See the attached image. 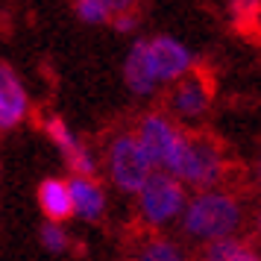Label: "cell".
<instances>
[{
    "instance_id": "obj_1",
    "label": "cell",
    "mask_w": 261,
    "mask_h": 261,
    "mask_svg": "<svg viewBox=\"0 0 261 261\" xmlns=\"http://www.w3.org/2000/svg\"><path fill=\"white\" fill-rule=\"evenodd\" d=\"M241 223V205L229 194L205 191L185 205L182 212V232L194 241H214L235 232Z\"/></svg>"
},
{
    "instance_id": "obj_2",
    "label": "cell",
    "mask_w": 261,
    "mask_h": 261,
    "mask_svg": "<svg viewBox=\"0 0 261 261\" xmlns=\"http://www.w3.org/2000/svg\"><path fill=\"white\" fill-rule=\"evenodd\" d=\"M185 205H188L185 191L179 185V179L167 170H153L138 191V214L150 226H165L182 217Z\"/></svg>"
},
{
    "instance_id": "obj_3",
    "label": "cell",
    "mask_w": 261,
    "mask_h": 261,
    "mask_svg": "<svg viewBox=\"0 0 261 261\" xmlns=\"http://www.w3.org/2000/svg\"><path fill=\"white\" fill-rule=\"evenodd\" d=\"M106 167H109L112 182H115L120 191H129V194H138L141 185L155 170L153 159L147 153V147L141 144V138H138V135H129V132H123V135H118V138L112 141Z\"/></svg>"
},
{
    "instance_id": "obj_4",
    "label": "cell",
    "mask_w": 261,
    "mask_h": 261,
    "mask_svg": "<svg viewBox=\"0 0 261 261\" xmlns=\"http://www.w3.org/2000/svg\"><path fill=\"white\" fill-rule=\"evenodd\" d=\"M138 138L147 147V153L153 159L155 170H167V173H176L179 162L185 155V147H188V138L170 123L162 115H150V118L141 120L138 126Z\"/></svg>"
},
{
    "instance_id": "obj_5",
    "label": "cell",
    "mask_w": 261,
    "mask_h": 261,
    "mask_svg": "<svg viewBox=\"0 0 261 261\" xmlns=\"http://www.w3.org/2000/svg\"><path fill=\"white\" fill-rule=\"evenodd\" d=\"M220 170H223V162H220V153L208 138H188V147H185V155L179 162L176 173L173 176L179 182H188V185H200V188H208L220 179Z\"/></svg>"
},
{
    "instance_id": "obj_6",
    "label": "cell",
    "mask_w": 261,
    "mask_h": 261,
    "mask_svg": "<svg viewBox=\"0 0 261 261\" xmlns=\"http://www.w3.org/2000/svg\"><path fill=\"white\" fill-rule=\"evenodd\" d=\"M123 80H126V88L132 94H153L162 85L155 62L150 56V41H135L129 47V56L123 65Z\"/></svg>"
},
{
    "instance_id": "obj_7",
    "label": "cell",
    "mask_w": 261,
    "mask_h": 261,
    "mask_svg": "<svg viewBox=\"0 0 261 261\" xmlns=\"http://www.w3.org/2000/svg\"><path fill=\"white\" fill-rule=\"evenodd\" d=\"M150 56L155 62V71H159L162 83H176L191 71V53L176 38H167V36L153 38L150 41Z\"/></svg>"
},
{
    "instance_id": "obj_8",
    "label": "cell",
    "mask_w": 261,
    "mask_h": 261,
    "mask_svg": "<svg viewBox=\"0 0 261 261\" xmlns=\"http://www.w3.org/2000/svg\"><path fill=\"white\" fill-rule=\"evenodd\" d=\"M27 91L9 65H0V132L18 126L27 115Z\"/></svg>"
},
{
    "instance_id": "obj_9",
    "label": "cell",
    "mask_w": 261,
    "mask_h": 261,
    "mask_svg": "<svg viewBox=\"0 0 261 261\" xmlns=\"http://www.w3.org/2000/svg\"><path fill=\"white\" fill-rule=\"evenodd\" d=\"M208 83L202 80L200 73H185L182 80L173 88V97H170V109L182 115V118H200L202 112L208 109Z\"/></svg>"
},
{
    "instance_id": "obj_10",
    "label": "cell",
    "mask_w": 261,
    "mask_h": 261,
    "mask_svg": "<svg viewBox=\"0 0 261 261\" xmlns=\"http://www.w3.org/2000/svg\"><path fill=\"white\" fill-rule=\"evenodd\" d=\"M71 194H73V212L80 220L94 223L106 214V191L94 182V176L73 173L71 176Z\"/></svg>"
},
{
    "instance_id": "obj_11",
    "label": "cell",
    "mask_w": 261,
    "mask_h": 261,
    "mask_svg": "<svg viewBox=\"0 0 261 261\" xmlns=\"http://www.w3.org/2000/svg\"><path fill=\"white\" fill-rule=\"evenodd\" d=\"M38 205L47 220H68L73 217V194H71V182L62 179H44L38 188Z\"/></svg>"
},
{
    "instance_id": "obj_12",
    "label": "cell",
    "mask_w": 261,
    "mask_h": 261,
    "mask_svg": "<svg viewBox=\"0 0 261 261\" xmlns=\"http://www.w3.org/2000/svg\"><path fill=\"white\" fill-rule=\"evenodd\" d=\"M205 258L208 261H255L258 255L247 247V244H241L235 238H214L208 241V247H205Z\"/></svg>"
},
{
    "instance_id": "obj_13",
    "label": "cell",
    "mask_w": 261,
    "mask_h": 261,
    "mask_svg": "<svg viewBox=\"0 0 261 261\" xmlns=\"http://www.w3.org/2000/svg\"><path fill=\"white\" fill-rule=\"evenodd\" d=\"M47 132H50V138H53V144H56L62 153H65V159H71V155L83 147V144L73 138V132L65 126V120H59V118H53L47 123Z\"/></svg>"
},
{
    "instance_id": "obj_14",
    "label": "cell",
    "mask_w": 261,
    "mask_h": 261,
    "mask_svg": "<svg viewBox=\"0 0 261 261\" xmlns=\"http://www.w3.org/2000/svg\"><path fill=\"white\" fill-rule=\"evenodd\" d=\"M41 247L53 252V255H59L68 249V235H65V229L59 226V220H47L44 229H41Z\"/></svg>"
},
{
    "instance_id": "obj_15",
    "label": "cell",
    "mask_w": 261,
    "mask_h": 261,
    "mask_svg": "<svg viewBox=\"0 0 261 261\" xmlns=\"http://www.w3.org/2000/svg\"><path fill=\"white\" fill-rule=\"evenodd\" d=\"M229 9H232V15H235L238 27L258 24V18H261V0H229Z\"/></svg>"
},
{
    "instance_id": "obj_16",
    "label": "cell",
    "mask_w": 261,
    "mask_h": 261,
    "mask_svg": "<svg viewBox=\"0 0 261 261\" xmlns=\"http://www.w3.org/2000/svg\"><path fill=\"white\" fill-rule=\"evenodd\" d=\"M76 15L85 24H103L112 15V9L106 6V0H76Z\"/></svg>"
},
{
    "instance_id": "obj_17",
    "label": "cell",
    "mask_w": 261,
    "mask_h": 261,
    "mask_svg": "<svg viewBox=\"0 0 261 261\" xmlns=\"http://www.w3.org/2000/svg\"><path fill=\"white\" fill-rule=\"evenodd\" d=\"M141 258H147V261H179L182 258V249H179L176 244H170V241H153V244L144 247Z\"/></svg>"
},
{
    "instance_id": "obj_18",
    "label": "cell",
    "mask_w": 261,
    "mask_h": 261,
    "mask_svg": "<svg viewBox=\"0 0 261 261\" xmlns=\"http://www.w3.org/2000/svg\"><path fill=\"white\" fill-rule=\"evenodd\" d=\"M115 30H120V33L135 30V15H132V12H118V15H115Z\"/></svg>"
},
{
    "instance_id": "obj_19",
    "label": "cell",
    "mask_w": 261,
    "mask_h": 261,
    "mask_svg": "<svg viewBox=\"0 0 261 261\" xmlns=\"http://www.w3.org/2000/svg\"><path fill=\"white\" fill-rule=\"evenodd\" d=\"M132 3H135V0H106V6L112 9V15H118V12H129Z\"/></svg>"
},
{
    "instance_id": "obj_20",
    "label": "cell",
    "mask_w": 261,
    "mask_h": 261,
    "mask_svg": "<svg viewBox=\"0 0 261 261\" xmlns=\"http://www.w3.org/2000/svg\"><path fill=\"white\" fill-rule=\"evenodd\" d=\"M258 232H261V214H258Z\"/></svg>"
},
{
    "instance_id": "obj_21",
    "label": "cell",
    "mask_w": 261,
    "mask_h": 261,
    "mask_svg": "<svg viewBox=\"0 0 261 261\" xmlns=\"http://www.w3.org/2000/svg\"><path fill=\"white\" fill-rule=\"evenodd\" d=\"M258 179H261V167H258Z\"/></svg>"
},
{
    "instance_id": "obj_22",
    "label": "cell",
    "mask_w": 261,
    "mask_h": 261,
    "mask_svg": "<svg viewBox=\"0 0 261 261\" xmlns=\"http://www.w3.org/2000/svg\"><path fill=\"white\" fill-rule=\"evenodd\" d=\"M258 27H261V18H258Z\"/></svg>"
}]
</instances>
